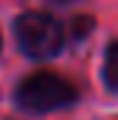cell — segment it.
Segmentation results:
<instances>
[{"label":"cell","mask_w":118,"mask_h":120,"mask_svg":"<svg viewBox=\"0 0 118 120\" xmlns=\"http://www.w3.org/2000/svg\"><path fill=\"white\" fill-rule=\"evenodd\" d=\"M90 25H93V22H90L87 17H82V20H76V22H73V28H76V36H84V34H87L84 28H90Z\"/></svg>","instance_id":"obj_4"},{"label":"cell","mask_w":118,"mask_h":120,"mask_svg":"<svg viewBox=\"0 0 118 120\" xmlns=\"http://www.w3.org/2000/svg\"><path fill=\"white\" fill-rule=\"evenodd\" d=\"M101 73H104V81H107V87H118V39L107 45V53H104V67H101Z\"/></svg>","instance_id":"obj_3"},{"label":"cell","mask_w":118,"mask_h":120,"mask_svg":"<svg viewBox=\"0 0 118 120\" xmlns=\"http://www.w3.org/2000/svg\"><path fill=\"white\" fill-rule=\"evenodd\" d=\"M14 98H17V106L31 115H48V112L76 103V87L70 81H65L59 73L39 70L20 81Z\"/></svg>","instance_id":"obj_1"},{"label":"cell","mask_w":118,"mask_h":120,"mask_svg":"<svg viewBox=\"0 0 118 120\" xmlns=\"http://www.w3.org/2000/svg\"><path fill=\"white\" fill-rule=\"evenodd\" d=\"M20 50L31 59H54L65 45V31L45 11H25L14 22Z\"/></svg>","instance_id":"obj_2"}]
</instances>
